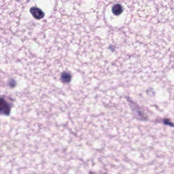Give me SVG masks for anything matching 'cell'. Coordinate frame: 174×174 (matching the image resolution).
Returning a JSON list of instances; mask_svg holds the SVG:
<instances>
[{"label":"cell","instance_id":"2","mask_svg":"<svg viewBox=\"0 0 174 174\" xmlns=\"http://www.w3.org/2000/svg\"><path fill=\"white\" fill-rule=\"evenodd\" d=\"M30 12L34 18L40 20L44 17L45 14L40 9L37 7H32L31 8Z\"/></svg>","mask_w":174,"mask_h":174},{"label":"cell","instance_id":"1","mask_svg":"<svg viewBox=\"0 0 174 174\" xmlns=\"http://www.w3.org/2000/svg\"><path fill=\"white\" fill-rule=\"evenodd\" d=\"M11 111V106L4 98L0 97V114L8 115Z\"/></svg>","mask_w":174,"mask_h":174},{"label":"cell","instance_id":"3","mask_svg":"<svg viewBox=\"0 0 174 174\" xmlns=\"http://www.w3.org/2000/svg\"><path fill=\"white\" fill-rule=\"evenodd\" d=\"M112 13L116 16H119L122 13L123 8L121 5L117 4L114 5L112 8Z\"/></svg>","mask_w":174,"mask_h":174},{"label":"cell","instance_id":"4","mask_svg":"<svg viewBox=\"0 0 174 174\" xmlns=\"http://www.w3.org/2000/svg\"><path fill=\"white\" fill-rule=\"evenodd\" d=\"M61 79L62 82L64 83H68L70 82L71 79V75L68 72H64L62 74Z\"/></svg>","mask_w":174,"mask_h":174}]
</instances>
